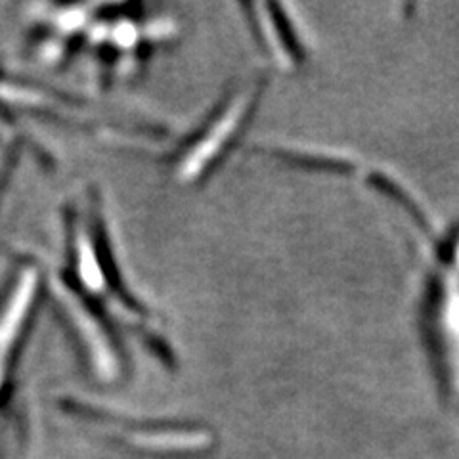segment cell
Returning <instances> with one entry per match:
<instances>
[{
	"instance_id": "6da1fadb",
	"label": "cell",
	"mask_w": 459,
	"mask_h": 459,
	"mask_svg": "<svg viewBox=\"0 0 459 459\" xmlns=\"http://www.w3.org/2000/svg\"><path fill=\"white\" fill-rule=\"evenodd\" d=\"M35 295V272H27L23 274L16 293L12 295L8 307L0 316V354H6L16 341L20 329L23 325V318L27 314L29 305H31Z\"/></svg>"
}]
</instances>
